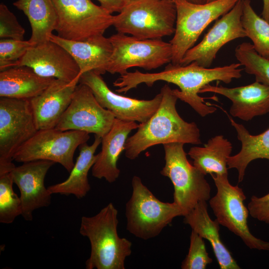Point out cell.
<instances>
[{
    "mask_svg": "<svg viewBox=\"0 0 269 269\" xmlns=\"http://www.w3.org/2000/svg\"><path fill=\"white\" fill-rule=\"evenodd\" d=\"M241 66L240 63H237L214 68H206L195 62L186 65L170 63L159 72L144 73L138 70L128 72L124 76V83L128 90L135 88L140 84L151 87L159 81L174 84L179 88V90L172 89L178 99L187 103L203 117L217 110L216 108L206 103L205 100L216 97H202L199 95L200 90L214 81L229 84L234 79H239L244 70L240 68Z\"/></svg>",
    "mask_w": 269,
    "mask_h": 269,
    "instance_id": "1",
    "label": "cell"
},
{
    "mask_svg": "<svg viewBox=\"0 0 269 269\" xmlns=\"http://www.w3.org/2000/svg\"><path fill=\"white\" fill-rule=\"evenodd\" d=\"M162 100L156 112L137 131L128 137L125 145L126 157L133 160L153 145L171 143L201 144L200 130L195 122L185 121L178 113V99L168 84L161 89Z\"/></svg>",
    "mask_w": 269,
    "mask_h": 269,
    "instance_id": "2",
    "label": "cell"
},
{
    "mask_svg": "<svg viewBox=\"0 0 269 269\" xmlns=\"http://www.w3.org/2000/svg\"><path fill=\"white\" fill-rule=\"evenodd\" d=\"M118 211L109 203L96 215L83 216L79 232L90 241L91 253L86 269H125L126 258L132 254V242L119 237Z\"/></svg>",
    "mask_w": 269,
    "mask_h": 269,
    "instance_id": "3",
    "label": "cell"
},
{
    "mask_svg": "<svg viewBox=\"0 0 269 269\" xmlns=\"http://www.w3.org/2000/svg\"><path fill=\"white\" fill-rule=\"evenodd\" d=\"M176 20L173 0H130L114 15L113 26L140 39H161L174 33Z\"/></svg>",
    "mask_w": 269,
    "mask_h": 269,
    "instance_id": "4",
    "label": "cell"
},
{
    "mask_svg": "<svg viewBox=\"0 0 269 269\" xmlns=\"http://www.w3.org/2000/svg\"><path fill=\"white\" fill-rule=\"evenodd\" d=\"M132 194L126 204L127 230L140 239L146 240L158 236L173 219L183 216L180 207L174 202H164L157 199L134 176Z\"/></svg>",
    "mask_w": 269,
    "mask_h": 269,
    "instance_id": "5",
    "label": "cell"
},
{
    "mask_svg": "<svg viewBox=\"0 0 269 269\" xmlns=\"http://www.w3.org/2000/svg\"><path fill=\"white\" fill-rule=\"evenodd\" d=\"M184 143L163 144L165 165L160 173L168 177L174 188L173 202L181 209L183 216L202 201L210 198L211 187L202 173L187 158Z\"/></svg>",
    "mask_w": 269,
    "mask_h": 269,
    "instance_id": "6",
    "label": "cell"
},
{
    "mask_svg": "<svg viewBox=\"0 0 269 269\" xmlns=\"http://www.w3.org/2000/svg\"><path fill=\"white\" fill-rule=\"evenodd\" d=\"M239 0H217L197 4L186 0H173L176 9L175 30L169 41L171 62L180 65L186 52L194 46L204 29L229 11Z\"/></svg>",
    "mask_w": 269,
    "mask_h": 269,
    "instance_id": "7",
    "label": "cell"
},
{
    "mask_svg": "<svg viewBox=\"0 0 269 269\" xmlns=\"http://www.w3.org/2000/svg\"><path fill=\"white\" fill-rule=\"evenodd\" d=\"M113 52L106 71L121 75L132 67L146 70L158 68L171 62L170 43L161 39H140L117 32L110 37Z\"/></svg>",
    "mask_w": 269,
    "mask_h": 269,
    "instance_id": "8",
    "label": "cell"
},
{
    "mask_svg": "<svg viewBox=\"0 0 269 269\" xmlns=\"http://www.w3.org/2000/svg\"><path fill=\"white\" fill-rule=\"evenodd\" d=\"M57 15L55 31L64 39L84 41L104 35L114 15L92 0H52Z\"/></svg>",
    "mask_w": 269,
    "mask_h": 269,
    "instance_id": "9",
    "label": "cell"
},
{
    "mask_svg": "<svg viewBox=\"0 0 269 269\" xmlns=\"http://www.w3.org/2000/svg\"><path fill=\"white\" fill-rule=\"evenodd\" d=\"M211 175L217 191L209 199V204L219 223L240 237L250 249L269 251V242L257 238L249 230V211L244 204L246 197L243 189L231 185L228 175Z\"/></svg>",
    "mask_w": 269,
    "mask_h": 269,
    "instance_id": "10",
    "label": "cell"
},
{
    "mask_svg": "<svg viewBox=\"0 0 269 269\" xmlns=\"http://www.w3.org/2000/svg\"><path fill=\"white\" fill-rule=\"evenodd\" d=\"M89 138V134L82 131H60L55 128L39 130L18 149L13 159L22 163L49 160L60 164L70 172L75 164L76 149Z\"/></svg>",
    "mask_w": 269,
    "mask_h": 269,
    "instance_id": "11",
    "label": "cell"
},
{
    "mask_svg": "<svg viewBox=\"0 0 269 269\" xmlns=\"http://www.w3.org/2000/svg\"><path fill=\"white\" fill-rule=\"evenodd\" d=\"M38 130L29 100L0 97V168H13L14 155Z\"/></svg>",
    "mask_w": 269,
    "mask_h": 269,
    "instance_id": "12",
    "label": "cell"
},
{
    "mask_svg": "<svg viewBox=\"0 0 269 269\" xmlns=\"http://www.w3.org/2000/svg\"><path fill=\"white\" fill-rule=\"evenodd\" d=\"M115 119L111 111L100 105L91 89L79 83L55 129L93 133L102 138L110 130Z\"/></svg>",
    "mask_w": 269,
    "mask_h": 269,
    "instance_id": "13",
    "label": "cell"
},
{
    "mask_svg": "<svg viewBox=\"0 0 269 269\" xmlns=\"http://www.w3.org/2000/svg\"><path fill=\"white\" fill-rule=\"evenodd\" d=\"M79 83L87 85L100 105L111 111L116 118L126 121L146 122L157 110L162 100L160 92L150 100L116 94L108 87L101 75L94 71L81 74Z\"/></svg>",
    "mask_w": 269,
    "mask_h": 269,
    "instance_id": "14",
    "label": "cell"
},
{
    "mask_svg": "<svg viewBox=\"0 0 269 269\" xmlns=\"http://www.w3.org/2000/svg\"><path fill=\"white\" fill-rule=\"evenodd\" d=\"M243 1L239 0L227 13L216 20L213 26L196 45L189 49L181 61V65L195 62L209 68L219 50L227 43L246 37L241 22Z\"/></svg>",
    "mask_w": 269,
    "mask_h": 269,
    "instance_id": "15",
    "label": "cell"
},
{
    "mask_svg": "<svg viewBox=\"0 0 269 269\" xmlns=\"http://www.w3.org/2000/svg\"><path fill=\"white\" fill-rule=\"evenodd\" d=\"M32 68L39 75L72 82L80 78L79 66L63 47L50 40L31 47L14 65Z\"/></svg>",
    "mask_w": 269,
    "mask_h": 269,
    "instance_id": "16",
    "label": "cell"
},
{
    "mask_svg": "<svg viewBox=\"0 0 269 269\" xmlns=\"http://www.w3.org/2000/svg\"><path fill=\"white\" fill-rule=\"evenodd\" d=\"M53 161L37 160L23 162L11 170L14 183L20 191L21 216L26 221L32 220L33 212L51 204V195L44 185V179Z\"/></svg>",
    "mask_w": 269,
    "mask_h": 269,
    "instance_id": "17",
    "label": "cell"
},
{
    "mask_svg": "<svg viewBox=\"0 0 269 269\" xmlns=\"http://www.w3.org/2000/svg\"><path fill=\"white\" fill-rule=\"evenodd\" d=\"M206 92L218 94L231 100V115L243 121H248L269 112V86L256 81L235 88L209 84L200 90L199 94Z\"/></svg>",
    "mask_w": 269,
    "mask_h": 269,
    "instance_id": "18",
    "label": "cell"
},
{
    "mask_svg": "<svg viewBox=\"0 0 269 269\" xmlns=\"http://www.w3.org/2000/svg\"><path fill=\"white\" fill-rule=\"evenodd\" d=\"M79 78L72 82L55 79L41 94L29 99L38 130L56 127L72 101Z\"/></svg>",
    "mask_w": 269,
    "mask_h": 269,
    "instance_id": "19",
    "label": "cell"
},
{
    "mask_svg": "<svg viewBox=\"0 0 269 269\" xmlns=\"http://www.w3.org/2000/svg\"><path fill=\"white\" fill-rule=\"evenodd\" d=\"M136 122L126 121L116 118L109 132L102 138L101 151L96 154V161L92 167L93 176L104 178L112 183L116 181L120 174L117 161L125 149L129 134L137 129Z\"/></svg>",
    "mask_w": 269,
    "mask_h": 269,
    "instance_id": "20",
    "label": "cell"
},
{
    "mask_svg": "<svg viewBox=\"0 0 269 269\" xmlns=\"http://www.w3.org/2000/svg\"><path fill=\"white\" fill-rule=\"evenodd\" d=\"M50 40L69 52L79 66L81 74L90 71L101 75L106 72V68L113 52L109 37L101 35L84 41H75L52 34Z\"/></svg>",
    "mask_w": 269,
    "mask_h": 269,
    "instance_id": "21",
    "label": "cell"
},
{
    "mask_svg": "<svg viewBox=\"0 0 269 269\" xmlns=\"http://www.w3.org/2000/svg\"><path fill=\"white\" fill-rule=\"evenodd\" d=\"M184 222L203 239L209 241L221 269H240V267L222 242L220 227L216 219L212 220L208 214L206 201L198 202L184 216Z\"/></svg>",
    "mask_w": 269,
    "mask_h": 269,
    "instance_id": "22",
    "label": "cell"
},
{
    "mask_svg": "<svg viewBox=\"0 0 269 269\" xmlns=\"http://www.w3.org/2000/svg\"><path fill=\"white\" fill-rule=\"evenodd\" d=\"M37 74L26 66L0 72V97L29 100L41 94L54 80Z\"/></svg>",
    "mask_w": 269,
    "mask_h": 269,
    "instance_id": "23",
    "label": "cell"
},
{
    "mask_svg": "<svg viewBox=\"0 0 269 269\" xmlns=\"http://www.w3.org/2000/svg\"><path fill=\"white\" fill-rule=\"evenodd\" d=\"M101 141L102 138L95 135V140L91 145L85 142L79 146V156L69 177L65 181L47 188L52 194L73 195L78 199L86 196L91 189L88 172L96 161L95 153Z\"/></svg>",
    "mask_w": 269,
    "mask_h": 269,
    "instance_id": "24",
    "label": "cell"
},
{
    "mask_svg": "<svg viewBox=\"0 0 269 269\" xmlns=\"http://www.w3.org/2000/svg\"><path fill=\"white\" fill-rule=\"evenodd\" d=\"M228 117L242 146L239 153L228 157L227 166L228 169L237 170L238 182H240L243 180L246 169L251 162L257 159L269 160V128L262 134L252 135L244 125L237 123L228 115Z\"/></svg>",
    "mask_w": 269,
    "mask_h": 269,
    "instance_id": "25",
    "label": "cell"
},
{
    "mask_svg": "<svg viewBox=\"0 0 269 269\" xmlns=\"http://www.w3.org/2000/svg\"><path fill=\"white\" fill-rule=\"evenodd\" d=\"M27 16L32 30L28 40L34 46L50 40L57 15L52 0H17L13 3Z\"/></svg>",
    "mask_w": 269,
    "mask_h": 269,
    "instance_id": "26",
    "label": "cell"
},
{
    "mask_svg": "<svg viewBox=\"0 0 269 269\" xmlns=\"http://www.w3.org/2000/svg\"><path fill=\"white\" fill-rule=\"evenodd\" d=\"M231 142L223 135L210 138L203 147L193 146L188 155L193 165L204 175H228L227 159L232 150Z\"/></svg>",
    "mask_w": 269,
    "mask_h": 269,
    "instance_id": "27",
    "label": "cell"
},
{
    "mask_svg": "<svg viewBox=\"0 0 269 269\" xmlns=\"http://www.w3.org/2000/svg\"><path fill=\"white\" fill-rule=\"evenodd\" d=\"M242 1L241 22L246 37L252 40L259 54L269 59V23L257 14L250 0Z\"/></svg>",
    "mask_w": 269,
    "mask_h": 269,
    "instance_id": "28",
    "label": "cell"
},
{
    "mask_svg": "<svg viewBox=\"0 0 269 269\" xmlns=\"http://www.w3.org/2000/svg\"><path fill=\"white\" fill-rule=\"evenodd\" d=\"M235 56L245 72L255 76L256 81L269 86V59L259 54L253 45L246 42L236 47Z\"/></svg>",
    "mask_w": 269,
    "mask_h": 269,
    "instance_id": "29",
    "label": "cell"
},
{
    "mask_svg": "<svg viewBox=\"0 0 269 269\" xmlns=\"http://www.w3.org/2000/svg\"><path fill=\"white\" fill-rule=\"evenodd\" d=\"M11 171L0 172V222L11 224L21 215L20 197L13 190Z\"/></svg>",
    "mask_w": 269,
    "mask_h": 269,
    "instance_id": "30",
    "label": "cell"
},
{
    "mask_svg": "<svg viewBox=\"0 0 269 269\" xmlns=\"http://www.w3.org/2000/svg\"><path fill=\"white\" fill-rule=\"evenodd\" d=\"M213 260L207 252L203 238L193 230L190 237L188 253L181 266L182 269H205Z\"/></svg>",
    "mask_w": 269,
    "mask_h": 269,
    "instance_id": "31",
    "label": "cell"
},
{
    "mask_svg": "<svg viewBox=\"0 0 269 269\" xmlns=\"http://www.w3.org/2000/svg\"><path fill=\"white\" fill-rule=\"evenodd\" d=\"M34 46L29 40H20L10 38L0 40V70L14 66L27 51Z\"/></svg>",
    "mask_w": 269,
    "mask_h": 269,
    "instance_id": "32",
    "label": "cell"
},
{
    "mask_svg": "<svg viewBox=\"0 0 269 269\" xmlns=\"http://www.w3.org/2000/svg\"><path fill=\"white\" fill-rule=\"evenodd\" d=\"M25 29L4 3L0 4V38L23 40Z\"/></svg>",
    "mask_w": 269,
    "mask_h": 269,
    "instance_id": "33",
    "label": "cell"
},
{
    "mask_svg": "<svg viewBox=\"0 0 269 269\" xmlns=\"http://www.w3.org/2000/svg\"><path fill=\"white\" fill-rule=\"evenodd\" d=\"M248 208L253 218L269 224V193L260 197L252 196Z\"/></svg>",
    "mask_w": 269,
    "mask_h": 269,
    "instance_id": "34",
    "label": "cell"
},
{
    "mask_svg": "<svg viewBox=\"0 0 269 269\" xmlns=\"http://www.w3.org/2000/svg\"><path fill=\"white\" fill-rule=\"evenodd\" d=\"M100 5L111 13L121 11L130 0H97Z\"/></svg>",
    "mask_w": 269,
    "mask_h": 269,
    "instance_id": "35",
    "label": "cell"
},
{
    "mask_svg": "<svg viewBox=\"0 0 269 269\" xmlns=\"http://www.w3.org/2000/svg\"><path fill=\"white\" fill-rule=\"evenodd\" d=\"M263 0L262 17L269 23V0Z\"/></svg>",
    "mask_w": 269,
    "mask_h": 269,
    "instance_id": "36",
    "label": "cell"
},
{
    "mask_svg": "<svg viewBox=\"0 0 269 269\" xmlns=\"http://www.w3.org/2000/svg\"><path fill=\"white\" fill-rule=\"evenodd\" d=\"M189 2L197 3V4H203L206 3V0H186Z\"/></svg>",
    "mask_w": 269,
    "mask_h": 269,
    "instance_id": "37",
    "label": "cell"
},
{
    "mask_svg": "<svg viewBox=\"0 0 269 269\" xmlns=\"http://www.w3.org/2000/svg\"><path fill=\"white\" fill-rule=\"evenodd\" d=\"M215 0H206V2H212V1H215Z\"/></svg>",
    "mask_w": 269,
    "mask_h": 269,
    "instance_id": "38",
    "label": "cell"
}]
</instances>
